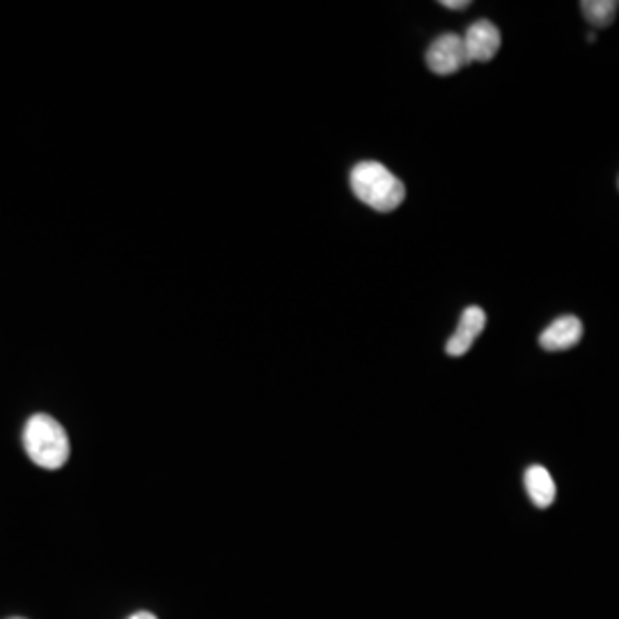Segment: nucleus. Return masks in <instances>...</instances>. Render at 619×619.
Wrapping results in <instances>:
<instances>
[{
	"label": "nucleus",
	"instance_id": "nucleus-1",
	"mask_svg": "<svg viewBox=\"0 0 619 619\" xmlns=\"http://www.w3.org/2000/svg\"><path fill=\"white\" fill-rule=\"evenodd\" d=\"M351 191L360 202L383 214L395 211L406 198L404 184L376 161H363L351 170Z\"/></svg>",
	"mask_w": 619,
	"mask_h": 619
},
{
	"label": "nucleus",
	"instance_id": "nucleus-2",
	"mask_svg": "<svg viewBox=\"0 0 619 619\" xmlns=\"http://www.w3.org/2000/svg\"><path fill=\"white\" fill-rule=\"evenodd\" d=\"M23 445H26L28 457L39 468L58 470L69 459V438L65 427L46 413H37L28 420L26 429H23Z\"/></svg>",
	"mask_w": 619,
	"mask_h": 619
},
{
	"label": "nucleus",
	"instance_id": "nucleus-3",
	"mask_svg": "<svg viewBox=\"0 0 619 619\" xmlns=\"http://www.w3.org/2000/svg\"><path fill=\"white\" fill-rule=\"evenodd\" d=\"M464 65H468V56H466L464 37L461 35L445 33L438 37L432 46H429L427 67L432 69L434 74L448 76V74L459 72Z\"/></svg>",
	"mask_w": 619,
	"mask_h": 619
},
{
	"label": "nucleus",
	"instance_id": "nucleus-4",
	"mask_svg": "<svg viewBox=\"0 0 619 619\" xmlns=\"http://www.w3.org/2000/svg\"><path fill=\"white\" fill-rule=\"evenodd\" d=\"M468 62H489L500 49V30L491 21H475L464 35Z\"/></svg>",
	"mask_w": 619,
	"mask_h": 619
},
{
	"label": "nucleus",
	"instance_id": "nucleus-5",
	"mask_svg": "<svg viewBox=\"0 0 619 619\" xmlns=\"http://www.w3.org/2000/svg\"><path fill=\"white\" fill-rule=\"evenodd\" d=\"M484 326H487V315H484V310L477 308V305H470V308L464 310V315H461L457 331H454L448 344H445V351L454 358L464 356L466 351L473 347V342L480 338Z\"/></svg>",
	"mask_w": 619,
	"mask_h": 619
},
{
	"label": "nucleus",
	"instance_id": "nucleus-6",
	"mask_svg": "<svg viewBox=\"0 0 619 619\" xmlns=\"http://www.w3.org/2000/svg\"><path fill=\"white\" fill-rule=\"evenodd\" d=\"M581 340H583V321L574 315L555 319L553 324L539 335V344H542L546 351L571 349Z\"/></svg>",
	"mask_w": 619,
	"mask_h": 619
},
{
	"label": "nucleus",
	"instance_id": "nucleus-7",
	"mask_svg": "<svg viewBox=\"0 0 619 619\" xmlns=\"http://www.w3.org/2000/svg\"><path fill=\"white\" fill-rule=\"evenodd\" d=\"M526 489L537 507H551L555 500V482L544 466H530L526 470Z\"/></svg>",
	"mask_w": 619,
	"mask_h": 619
},
{
	"label": "nucleus",
	"instance_id": "nucleus-8",
	"mask_svg": "<svg viewBox=\"0 0 619 619\" xmlns=\"http://www.w3.org/2000/svg\"><path fill=\"white\" fill-rule=\"evenodd\" d=\"M619 3L615 0H585L581 3V10L585 14V19L592 23L594 28H606L615 21Z\"/></svg>",
	"mask_w": 619,
	"mask_h": 619
},
{
	"label": "nucleus",
	"instance_id": "nucleus-9",
	"mask_svg": "<svg viewBox=\"0 0 619 619\" xmlns=\"http://www.w3.org/2000/svg\"><path fill=\"white\" fill-rule=\"evenodd\" d=\"M441 5L448 7V10H466L470 3H468V0H443Z\"/></svg>",
	"mask_w": 619,
	"mask_h": 619
},
{
	"label": "nucleus",
	"instance_id": "nucleus-10",
	"mask_svg": "<svg viewBox=\"0 0 619 619\" xmlns=\"http://www.w3.org/2000/svg\"><path fill=\"white\" fill-rule=\"evenodd\" d=\"M129 619H156L152 613H147V610H143V613H136V615H131Z\"/></svg>",
	"mask_w": 619,
	"mask_h": 619
},
{
	"label": "nucleus",
	"instance_id": "nucleus-11",
	"mask_svg": "<svg viewBox=\"0 0 619 619\" xmlns=\"http://www.w3.org/2000/svg\"><path fill=\"white\" fill-rule=\"evenodd\" d=\"M12 619H23V617H12Z\"/></svg>",
	"mask_w": 619,
	"mask_h": 619
}]
</instances>
